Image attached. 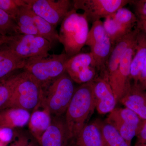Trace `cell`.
<instances>
[{
  "label": "cell",
  "instance_id": "1",
  "mask_svg": "<svg viewBox=\"0 0 146 146\" xmlns=\"http://www.w3.org/2000/svg\"><path fill=\"white\" fill-rule=\"evenodd\" d=\"M95 108L92 81L81 84L76 89L65 112V122L73 141L87 124Z\"/></svg>",
  "mask_w": 146,
  "mask_h": 146
},
{
  "label": "cell",
  "instance_id": "2",
  "mask_svg": "<svg viewBox=\"0 0 146 146\" xmlns=\"http://www.w3.org/2000/svg\"><path fill=\"white\" fill-rule=\"evenodd\" d=\"M69 58L65 53L30 58L26 59L23 70L39 83L44 91L66 72Z\"/></svg>",
  "mask_w": 146,
  "mask_h": 146
},
{
  "label": "cell",
  "instance_id": "3",
  "mask_svg": "<svg viewBox=\"0 0 146 146\" xmlns=\"http://www.w3.org/2000/svg\"><path fill=\"white\" fill-rule=\"evenodd\" d=\"M73 8L60 24L58 42L63 45L65 53L71 57L79 53L86 45L89 31V22L82 13Z\"/></svg>",
  "mask_w": 146,
  "mask_h": 146
},
{
  "label": "cell",
  "instance_id": "4",
  "mask_svg": "<svg viewBox=\"0 0 146 146\" xmlns=\"http://www.w3.org/2000/svg\"><path fill=\"white\" fill-rule=\"evenodd\" d=\"M74 82L67 72L44 90L41 102L52 116L65 114L75 91Z\"/></svg>",
  "mask_w": 146,
  "mask_h": 146
},
{
  "label": "cell",
  "instance_id": "5",
  "mask_svg": "<svg viewBox=\"0 0 146 146\" xmlns=\"http://www.w3.org/2000/svg\"><path fill=\"white\" fill-rule=\"evenodd\" d=\"M43 93L44 91L39 83L24 71L23 75L16 86L7 108L33 110L42 100Z\"/></svg>",
  "mask_w": 146,
  "mask_h": 146
},
{
  "label": "cell",
  "instance_id": "6",
  "mask_svg": "<svg viewBox=\"0 0 146 146\" xmlns=\"http://www.w3.org/2000/svg\"><path fill=\"white\" fill-rule=\"evenodd\" d=\"M52 44L38 35L19 34L4 46L19 57L27 59L30 58L48 54Z\"/></svg>",
  "mask_w": 146,
  "mask_h": 146
},
{
  "label": "cell",
  "instance_id": "7",
  "mask_svg": "<svg viewBox=\"0 0 146 146\" xmlns=\"http://www.w3.org/2000/svg\"><path fill=\"white\" fill-rule=\"evenodd\" d=\"M146 121L127 108H115L109 113L105 121L113 126L129 145L141 130Z\"/></svg>",
  "mask_w": 146,
  "mask_h": 146
},
{
  "label": "cell",
  "instance_id": "8",
  "mask_svg": "<svg viewBox=\"0 0 146 146\" xmlns=\"http://www.w3.org/2000/svg\"><path fill=\"white\" fill-rule=\"evenodd\" d=\"M33 12L56 27L73 8L70 0H25Z\"/></svg>",
  "mask_w": 146,
  "mask_h": 146
},
{
  "label": "cell",
  "instance_id": "9",
  "mask_svg": "<svg viewBox=\"0 0 146 146\" xmlns=\"http://www.w3.org/2000/svg\"><path fill=\"white\" fill-rule=\"evenodd\" d=\"M137 38L123 55L117 70L108 76V82L117 102L128 94L132 86L131 64L136 50Z\"/></svg>",
  "mask_w": 146,
  "mask_h": 146
},
{
  "label": "cell",
  "instance_id": "10",
  "mask_svg": "<svg viewBox=\"0 0 146 146\" xmlns=\"http://www.w3.org/2000/svg\"><path fill=\"white\" fill-rule=\"evenodd\" d=\"M73 7L81 9L88 22L93 23L106 18L119 9L130 4L129 0H74Z\"/></svg>",
  "mask_w": 146,
  "mask_h": 146
},
{
  "label": "cell",
  "instance_id": "11",
  "mask_svg": "<svg viewBox=\"0 0 146 146\" xmlns=\"http://www.w3.org/2000/svg\"><path fill=\"white\" fill-rule=\"evenodd\" d=\"M96 68L91 52L79 53L69 58L66 63V72L73 81L82 84L97 78Z\"/></svg>",
  "mask_w": 146,
  "mask_h": 146
},
{
  "label": "cell",
  "instance_id": "12",
  "mask_svg": "<svg viewBox=\"0 0 146 146\" xmlns=\"http://www.w3.org/2000/svg\"><path fill=\"white\" fill-rule=\"evenodd\" d=\"M65 118L52 116L50 125L43 133L39 143V146H72Z\"/></svg>",
  "mask_w": 146,
  "mask_h": 146
},
{
  "label": "cell",
  "instance_id": "13",
  "mask_svg": "<svg viewBox=\"0 0 146 146\" xmlns=\"http://www.w3.org/2000/svg\"><path fill=\"white\" fill-rule=\"evenodd\" d=\"M93 82L95 107L101 115L110 113L117 103L112 88L106 78L99 77Z\"/></svg>",
  "mask_w": 146,
  "mask_h": 146
},
{
  "label": "cell",
  "instance_id": "14",
  "mask_svg": "<svg viewBox=\"0 0 146 146\" xmlns=\"http://www.w3.org/2000/svg\"><path fill=\"white\" fill-rule=\"evenodd\" d=\"M140 30L136 26L132 31L123 36L113 45L106 64V72L108 76L117 70L123 55L136 40Z\"/></svg>",
  "mask_w": 146,
  "mask_h": 146
},
{
  "label": "cell",
  "instance_id": "15",
  "mask_svg": "<svg viewBox=\"0 0 146 146\" xmlns=\"http://www.w3.org/2000/svg\"><path fill=\"white\" fill-rule=\"evenodd\" d=\"M51 121L52 115L49 110L40 102L33 110L29 122L31 134L38 143L43 133L49 127Z\"/></svg>",
  "mask_w": 146,
  "mask_h": 146
},
{
  "label": "cell",
  "instance_id": "16",
  "mask_svg": "<svg viewBox=\"0 0 146 146\" xmlns=\"http://www.w3.org/2000/svg\"><path fill=\"white\" fill-rule=\"evenodd\" d=\"M26 60L5 47L1 48L0 80L7 78L18 70H23Z\"/></svg>",
  "mask_w": 146,
  "mask_h": 146
},
{
  "label": "cell",
  "instance_id": "17",
  "mask_svg": "<svg viewBox=\"0 0 146 146\" xmlns=\"http://www.w3.org/2000/svg\"><path fill=\"white\" fill-rule=\"evenodd\" d=\"M119 102L146 121V91L132 85L128 94Z\"/></svg>",
  "mask_w": 146,
  "mask_h": 146
},
{
  "label": "cell",
  "instance_id": "18",
  "mask_svg": "<svg viewBox=\"0 0 146 146\" xmlns=\"http://www.w3.org/2000/svg\"><path fill=\"white\" fill-rule=\"evenodd\" d=\"M72 146H104L101 132L97 120L84 126L73 140Z\"/></svg>",
  "mask_w": 146,
  "mask_h": 146
},
{
  "label": "cell",
  "instance_id": "19",
  "mask_svg": "<svg viewBox=\"0 0 146 146\" xmlns=\"http://www.w3.org/2000/svg\"><path fill=\"white\" fill-rule=\"evenodd\" d=\"M146 59V35L140 30L137 36L136 50L131 64L130 78L132 85L137 84Z\"/></svg>",
  "mask_w": 146,
  "mask_h": 146
},
{
  "label": "cell",
  "instance_id": "20",
  "mask_svg": "<svg viewBox=\"0 0 146 146\" xmlns=\"http://www.w3.org/2000/svg\"><path fill=\"white\" fill-rule=\"evenodd\" d=\"M31 115L28 110L7 108L0 111V127H22L29 122Z\"/></svg>",
  "mask_w": 146,
  "mask_h": 146
},
{
  "label": "cell",
  "instance_id": "21",
  "mask_svg": "<svg viewBox=\"0 0 146 146\" xmlns=\"http://www.w3.org/2000/svg\"><path fill=\"white\" fill-rule=\"evenodd\" d=\"M112 43L108 36L99 40L89 47L94 58V67L98 71L107 75L106 64L112 51Z\"/></svg>",
  "mask_w": 146,
  "mask_h": 146
},
{
  "label": "cell",
  "instance_id": "22",
  "mask_svg": "<svg viewBox=\"0 0 146 146\" xmlns=\"http://www.w3.org/2000/svg\"><path fill=\"white\" fill-rule=\"evenodd\" d=\"M24 73V70L19 73H14L0 82V111L7 108Z\"/></svg>",
  "mask_w": 146,
  "mask_h": 146
},
{
  "label": "cell",
  "instance_id": "23",
  "mask_svg": "<svg viewBox=\"0 0 146 146\" xmlns=\"http://www.w3.org/2000/svg\"><path fill=\"white\" fill-rule=\"evenodd\" d=\"M15 21L20 34L40 36L35 24L33 12L27 6L20 8Z\"/></svg>",
  "mask_w": 146,
  "mask_h": 146
},
{
  "label": "cell",
  "instance_id": "24",
  "mask_svg": "<svg viewBox=\"0 0 146 146\" xmlns=\"http://www.w3.org/2000/svg\"><path fill=\"white\" fill-rule=\"evenodd\" d=\"M101 132L104 146H131L115 128L108 123L97 120Z\"/></svg>",
  "mask_w": 146,
  "mask_h": 146
},
{
  "label": "cell",
  "instance_id": "25",
  "mask_svg": "<svg viewBox=\"0 0 146 146\" xmlns=\"http://www.w3.org/2000/svg\"><path fill=\"white\" fill-rule=\"evenodd\" d=\"M103 25L112 46L134 29L121 25L115 21L111 16L105 19Z\"/></svg>",
  "mask_w": 146,
  "mask_h": 146
},
{
  "label": "cell",
  "instance_id": "26",
  "mask_svg": "<svg viewBox=\"0 0 146 146\" xmlns=\"http://www.w3.org/2000/svg\"><path fill=\"white\" fill-rule=\"evenodd\" d=\"M33 16L35 24L39 35L52 44L58 42L59 35L55 27L33 12Z\"/></svg>",
  "mask_w": 146,
  "mask_h": 146
},
{
  "label": "cell",
  "instance_id": "27",
  "mask_svg": "<svg viewBox=\"0 0 146 146\" xmlns=\"http://www.w3.org/2000/svg\"><path fill=\"white\" fill-rule=\"evenodd\" d=\"M19 34V29L14 19L0 9V35L14 36Z\"/></svg>",
  "mask_w": 146,
  "mask_h": 146
},
{
  "label": "cell",
  "instance_id": "28",
  "mask_svg": "<svg viewBox=\"0 0 146 146\" xmlns=\"http://www.w3.org/2000/svg\"><path fill=\"white\" fill-rule=\"evenodd\" d=\"M111 16L121 25L131 28L134 29L138 22L135 13L124 7L119 9Z\"/></svg>",
  "mask_w": 146,
  "mask_h": 146
},
{
  "label": "cell",
  "instance_id": "29",
  "mask_svg": "<svg viewBox=\"0 0 146 146\" xmlns=\"http://www.w3.org/2000/svg\"><path fill=\"white\" fill-rule=\"evenodd\" d=\"M108 36L101 20L92 23L91 29L89 30L86 45L89 47L98 41L102 40Z\"/></svg>",
  "mask_w": 146,
  "mask_h": 146
},
{
  "label": "cell",
  "instance_id": "30",
  "mask_svg": "<svg viewBox=\"0 0 146 146\" xmlns=\"http://www.w3.org/2000/svg\"><path fill=\"white\" fill-rule=\"evenodd\" d=\"M27 6L25 0H0V9L15 21L20 8Z\"/></svg>",
  "mask_w": 146,
  "mask_h": 146
},
{
  "label": "cell",
  "instance_id": "31",
  "mask_svg": "<svg viewBox=\"0 0 146 146\" xmlns=\"http://www.w3.org/2000/svg\"><path fill=\"white\" fill-rule=\"evenodd\" d=\"M130 4L134 6V13L138 20L146 19V0L131 1Z\"/></svg>",
  "mask_w": 146,
  "mask_h": 146
},
{
  "label": "cell",
  "instance_id": "32",
  "mask_svg": "<svg viewBox=\"0 0 146 146\" xmlns=\"http://www.w3.org/2000/svg\"><path fill=\"white\" fill-rule=\"evenodd\" d=\"M14 135L12 129L0 127V141L4 143H8L12 141Z\"/></svg>",
  "mask_w": 146,
  "mask_h": 146
},
{
  "label": "cell",
  "instance_id": "33",
  "mask_svg": "<svg viewBox=\"0 0 146 146\" xmlns=\"http://www.w3.org/2000/svg\"><path fill=\"white\" fill-rule=\"evenodd\" d=\"M134 86H138L143 91L146 90V59L138 77L137 84Z\"/></svg>",
  "mask_w": 146,
  "mask_h": 146
},
{
  "label": "cell",
  "instance_id": "34",
  "mask_svg": "<svg viewBox=\"0 0 146 146\" xmlns=\"http://www.w3.org/2000/svg\"><path fill=\"white\" fill-rule=\"evenodd\" d=\"M136 137L137 141L135 145L146 144V121Z\"/></svg>",
  "mask_w": 146,
  "mask_h": 146
},
{
  "label": "cell",
  "instance_id": "35",
  "mask_svg": "<svg viewBox=\"0 0 146 146\" xmlns=\"http://www.w3.org/2000/svg\"><path fill=\"white\" fill-rule=\"evenodd\" d=\"M29 139L25 135H21L10 146H27L29 142Z\"/></svg>",
  "mask_w": 146,
  "mask_h": 146
},
{
  "label": "cell",
  "instance_id": "36",
  "mask_svg": "<svg viewBox=\"0 0 146 146\" xmlns=\"http://www.w3.org/2000/svg\"><path fill=\"white\" fill-rule=\"evenodd\" d=\"M136 26L146 35V19L138 20Z\"/></svg>",
  "mask_w": 146,
  "mask_h": 146
},
{
  "label": "cell",
  "instance_id": "37",
  "mask_svg": "<svg viewBox=\"0 0 146 146\" xmlns=\"http://www.w3.org/2000/svg\"><path fill=\"white\" fill-rule=\"evenodd\" d=\"M14 36H7L4 37L2 39H0V47L1 46L5 44H7L13 39Z\"/></svg>",
  "mask_w": 146,
  "mask_h": 146
},
{
  "label": "cell",
  "instance_id": "38",
  "mask_svg": "<svg viewBox=\"0 0 146 146\" xmlns=\"http://www.w3.org/2000/svg\"><path fill=\"white\" fill-rule=\"evenodd\" d=\"M27 146H39V145H36V143H35V142H34V141H30L29 142V143L27 145Z\"/></svg>",
  "mask_w": 146,
  "mask_h": 146
},
{
  "label": "cell",
  "instance_id": "39",
  "mask_svg": "<svg viewBox=\"0 0 146 146\" xmlns=\"http://www.w3.org/2000/svg\"><path fill=\"white\" fill-rule=\"evenodd\" d=\"M5 145L6 144L0 141V146H5Z\"/></svg>",
  "mask_w": 146,
  "mask_h": 146
},
{
  "label": "cell",
  "instance_id": "40",
  "mask_svg": "<svg viewBox=\"0 0 146 146\" xmlns=\"http://www.w3.org/2000/svg\"><path fill=\"white\" fill-rule=\"evenodd\" d=\"M135 146H146V144H142V145H135Z\"/></svg>",
  "mask_w": 146,
  "mask_h": 146
},
{
  "label": "cell",
  "instance_id": "41",
  "mask_svg": "<svg viewBox=\"0 0 146 146\" xmlns=\"http://www.w3.org/2000/svg\"><path fill=\"white\" fill-rule=\"evenodd\" d=\"M6 36H3V35H0V39H2V38H3L4 37H5Z\"/></svg>",
  "mask_w": 146,
  "mask_h": 146
},
{
  "label": "cell",
  "instance_id": "42",
  "mask_svg": "<svg viewBox=\"0 0 146 146\" xmlns=\"http://www.w3.org/2000/svg\"><path fill=\"white\" fill-rule=\"evenodd\" d=\"M2 80H0V82H1V81Z\"/></svg>",
  "mask_w": 146,
  "mask_h": 146
}]
</instances>
